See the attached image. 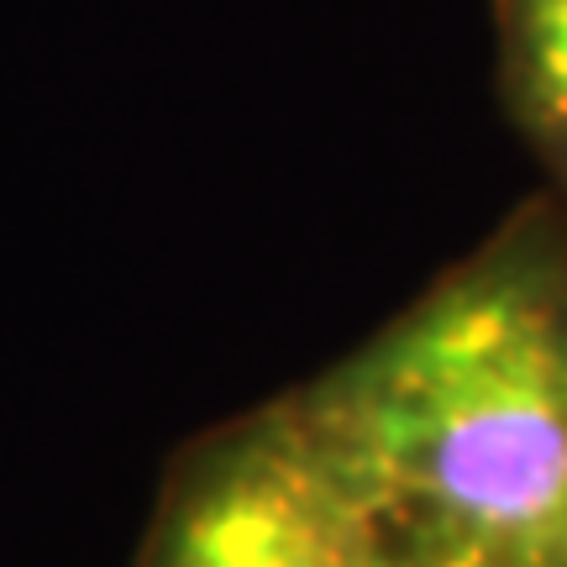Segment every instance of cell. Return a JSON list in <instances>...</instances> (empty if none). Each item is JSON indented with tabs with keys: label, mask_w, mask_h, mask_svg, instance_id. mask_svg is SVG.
Instances as JSON below:
<instances>
[{
	"label": "cell",
	"mask_w": 567,
	"mask_h": 567,
	"mask_svg": "<svg viewBox=\"0 0 567 567\" xmlns=\"http://www.w3.org/2000/svg\"><path fill=\"white\" fill-rule=\"evenodd\" d=\"M300 410L389 551L567 536V274L488 258Z\"/></svg>",
	"instance_id": "obj_1"
},
{
	"label": "cell",
	"mask_w": 567,
	"mask_h": 567,
	"mask_svg": "<svg viewBox=\"0 0 567 567\" xmlns=\"http://www.w3.org/2000/svg\"><path fill=\"white\" fill-rule=\"evenodd\" d=\"M368 499L295 405L221 452L179 499L163 567H384Z\"/></svg>",
	"instance_id": "obj_2"
},
{
	"label": "cell",
	"mask_w": 567,
	"mask_h": 567,
	"mask_svg": "<svg viewBox=\"0 0 567 567\" xmlns=\"http://www.w3.org/2000/svg\"><path fill=\"white\" fill-rule=\"evenodd\" d=\"M509 27L530 101L567 147V0H509Z\"/></svg>",
	"instance_id": "obj_3"
},
{
	"label": "cell",
	"mask_w": 567,
	"mask_h": 567,
	"mask_svg": "<svg viewBox=\"0 0 567 567\" xmlns=\"http://www.w3.org/2000/svg\"><path fill=\"white\" fill-rule=\"evenodd\" d=\"M384 567H567V536L551 542H436L389 551Z\"/></svg>",
	"instance_id": "obj_4"
}]
</instances>
